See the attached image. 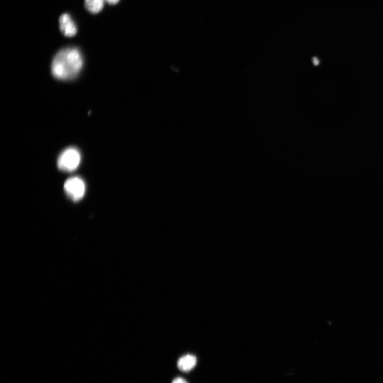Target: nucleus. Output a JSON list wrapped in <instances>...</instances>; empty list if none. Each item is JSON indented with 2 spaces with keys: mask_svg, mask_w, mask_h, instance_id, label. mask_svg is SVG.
<instances>
[{
  "mask_svg": "<svg viewBox=\"0 0 383 383\" xmlns=\"http://www.w3.org/2000/svg\"><path fill=\"white\" fill-rule=\"evenodd\" d=\"M65 191L69 198L77 202L84 197L86 193V184L78 177L68 179L64 184Z\"/></svg>",
  "mask_w": 383,
  "mask_h": 383,
  "instance_id": "3",
  "label": "nucleus"
},
{
  "mask_svg": "<svg viewBox=\"0 0 383 383\" xmlns=\"http://www.w3.org/2000/svg\"><path fill=\"white\" fill-rule=\"evenodd\" d=\"M83 66V58L80 51L75 48L60 50L52 63V73L61 80L74 79L79 73Z\"/></svg>",
  "mask_w": 383,
  "mask_h": 383,
  "instance_id": "1",
  "label": "nucleus"
},
{
  "mask_svg": "<svg viewBox=\"0 0 383 383\" xmlns=\"http://www.w3.org/2000/svg\"><path fill=\"white\" fill-rule=\"evenodd\" d=\"M104 0H85V7L92 14L100 13L104 7Z\"/></svg>",
  "mask_w": 383,
  "mask_h": 383,
  "instance_id": "6",
  "label": "nucleus"
},
{
  "mask_svg": "<svg viewBox=\"0 0 383 383\" xmlns=\"http://www.w3.org/2000/svg\"><path fill=\"white\" fill-rule=\"evenodd\" d=\"M104 1L110 5H116L119 3L120 0H104Z\"/></svg>",
  "mask_w": 383,
  "mask_h": 383,
  "instance_id": "8",
  "label": "nucleus"
},
{
  "mask_svg": "<svg viewBox=\"0 0 383 383\" xmlns=\"http://www.w3.org/2000/svg\"><path fill=\"white\" fill-rule=\"evenodd\" d=\"M80 153L74 147H70L62 152L58 159L59 169L65 172H72L75 171L80 164Z\"/></svg>",
  "mask_w": 383,
  "mask_h": 383,
  "instance_id": "2",
  "label": "nucleus"
},
{
  "mask_svg": "<svg viewBox=\"0 0 383 383\" xmlns=\"http://www.w3.org/2000/svg\"><path fill=\"white\" fill-rule=\"evenodd\" d=\"M196 358L192 355H186L181 357L178 362V367L182 371L191 370L196 364Z\"/></svg>",
  "mask_w": 383,
  "mask_h": 383,
  "instance_id": "5",
  "label": "nucleus"
},
{
  "mask_svg": "<svg viewBox=\"0 0 383 383\" xmlns=\"http://www.w3.org/2000/svg\"><path fill=\"white\" fill-rule=\"evenodd\" d=\"M61 32L66 37H73L77 32V27L67 14L62 15L59 18Z\"/></svg>",
  "mask_w": 383,
  "mask_h": 383,
  "instance_id": "4",
  "label": "nucleus"
},
{
  "mask_svg": "<svg viewBox=\"0 0 383 383\" xmlns=\"http://www.w3.org/2000/svg\"><path fill=\"white\" fill-rule=\"evenodd\" d=\"M172 383H188L187 381L182 378H175Z\"/></svg>",
  "mask_w": 383,
  "mask_h": 383,
  "instance_id": "7",
  "label": "nucleus"
},
{
  "mask_svg": "<svg viewBox=\"0 0 383 383\" xmlns=\"http://www.w3.org/2000/svg\"><path fill=\"white\" fill-rule=\"evenodd\" d=\"M313 61L314 64L315 66H317L319 63V60L316 57L313 58Z\"/></svg>",
  "mask_w": 383,
  "mask_h": 383,
  "instance_id": "9",
  "label": "nucleus"
}]
</instances>
